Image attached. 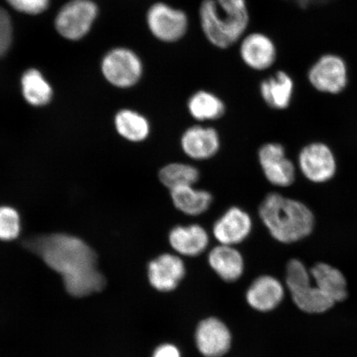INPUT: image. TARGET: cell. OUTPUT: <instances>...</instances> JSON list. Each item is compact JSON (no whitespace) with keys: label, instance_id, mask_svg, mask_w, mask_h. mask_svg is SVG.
I'll return each instance as SVG.
<instances>
[{"label":"cell","instance_id":"1","mask_svg":"<svg viewBox=\"0 0 357 357\" xmlns=\"http://www.w3.org/2000/svg\"><path fill=\"white\" fill-rule=\"evenodd\" d=\"M24 245L61 275L70 296H87L105 287L106 281L97 269L96 252L77 236L65 234L38 236L26 240Z\"/></svg>","mask_w":357,"mask_h":357},{"label":"cell","instance_id":"2","mask_svg":"<svg viewBox=\"0 0 357 357\" xmlns=\"http://www.w3.org/2000/svg\"><path fill=\"white\" fill-rule=\"evenodd\" d=\"M201 33L220 51L238 46L251 24L248 0H202L198 8Z\"/></svg>","mask_w":357,"mask_h":357},{"label":"cell","instance_id":"3","mask_svg":"<svg viewBox=\"0 0 357 357\" xmlns=\"http://www.w3.org/2000/svg\"><path fill=\"white\" fill-rule=\"evenodd\" d=\"M258 214L272 238L280 243H297L307 238L315 225L314 213L306 204L275 192L265 196Z\"/></svg>","mask_w":357,"mask_h":357},{"label":"cell","instance_id":"4","mask_svg":"<svg viewBox=\"0 0 357 357\" xmlns=\"http://www.w3.org/2000/svg\"><path fill=\"white\" fill-rule=\"evenodd\" d=\"M146 22L153 37L166 45L181 43L190 32L188 13L166 1L151 4L146 12Z\"/></svg>","mask_w":357,"mask_h":357},{"label":"cell","instance_id":"5","mask_svg":"<svg viewBox=\"0 0 357 357\" xmlns=\"http://www.w3.org/2000/svg\"><path fill=\"white\" fill-rule=\"evenodd\" d=\"M238 52L242 63L254 73H266L273 68L280 56L275 39L261 31L245 33L238 44Z\"/></svg>","mask_w":357,"mask_h":357},{"label":"cell","instance_id":"6","mask_svg":"<svg viewBox=\"0 0 357 357\" xmlns=\"http://www.w3.org/2000/svg\"><path fill=\"white\" fill-rule=\"evenodd\" d=\"M306 77L310 86L317 92L337 96L347 86L348 68L342 57L328 53L310 66Z\"/></svg>","mask_w":357,"mask_h":357},{"label":"cell","instance_id":"7","mask_svg":"<svg viewBox=\"0 0 357 357\" xmlns=\"http://www.w3.org/2000/svg\"><path fill=\"white\" fill-rule=\"evenodd\" d=\"M105 77L113 86L128 89L135 86L144 75V63L131 49L120 47L108 53L102 62Z\"/></svg>","mask_w":357,"mask_h":357},{"label":"cell","instance_id":"8","mask_svg":"<svg viewBox=\"0 0 357 357\" xmlns=\"http://www.w3.org/2000/svg\"><path fill=\"white\" fill-rule=\"evenodd\" d=\"M258 162L271 185L285 188L293 185L296 168L288 158L284 147L278 142H267L258 150Z\"/></svg>","mask_w":357,"mask_h":357},{"label":"cell","instance_id":"9","mask_svg":"<svg viewBox=\"0 0 357 357\" xmlns=\"http://www.w3.org/2000/svg\"><path fill=\"white\" fill-rule=\"evenodd\" d=\"M97 13V6L89 0H73L56 16L57 32L66 39H80L91 29Z\"/></svg>","mask_w":357,"mask_h":357},{"label":"cell","instance_id":"10","mask_svg":"<svg viewBox=\"0 0 357 357\" xmlns=\"http://www.w3.org/2000/svg\"><path fill=\"white\" fill-rule=\"evenodd\" d=\"M298 164L303 176L318 184L331 180L337 171L332 150L322 142H314L303 147L298 154Z\"/></svg>","mask_w":357,"mask_h":357},{"label":"cell","instance_id":"11","mask_svg":"<svg viewBox=\"0 0 357 357\" xmlns=\"http://www.w3.org/2000/svg\"><path fill=\"white\" fill-rule=\"evenodd\" d=\"M253 230V220L248 211L231 206L214 222L213 238L222 245H234L244 242Z\"/></svg>","mask_w":357,"mask_h":357},{"label":"cell","instance_id":"12","mask_svg":"<svg viewBox=\"0 0 357 357\" xmlns=\"http://www.w3.org/2000/svg\"><path fill=\"white\" fill-rule=\"evenodd\" d=\"M296 80L287 69L279 68L262 79L259 84V93L263 102L274 110L289 108L296 95Z\"/></svg>","mask_w":357,"mask_h":357},{"label":"cell","instance_id":"13","mask_svg":"<svg viewBox=\"0 0 357 357\" xmlns=\"http://www.w3.org/2000/svg\"><path fill=\"white\" fill-rule=\"evenodd\" d=\"M310 273H298L287 280L293 301L301 310L309 314H322L335 305V302L318 287L310 283Z\"/></svg>","mask_w":357,"mask_h":357},{"label":"cell","instance_id":"14","mask_svg":"<svg viewBox=\"0 0 357 357\" xmlns=\"http://www.w3.org/2000/svg\"><path fill=\"white\" fill-rule=\"evenodd\" d=\"M180 144L183 153L189 158L206 160L220 151L221 138L215 128L197 124L183 132Z\"/></svg>","mask_w":357,"mask_h":357},{"label":"cell","instance_id":"15","mask_svg":"<svg viewBox=\"0 0 357 357\" xmlns=\"http://www.w3.org/2000/svg\"><path fill=\"white\" fill-rule=\"evenodd\" d=\"M147 274L150 283L159 291L175 289L185 275L184 261L178 255L164 253L149 263Z\"/></svg>","mask_w":357,"mask_h":357},{"label":"cell","instance_id":"16","mask_svg":"<svg viewBox=\"0 0 357 357\" xmlns=\"http://www.w3.org/2000/svg\"><path fill=\"white\" fill-rule=\"evenodd\" d=\"M195 340L204 356L220 357L230 349L231 336L225 324L216 318H209L199 324Z\"/></svg>","mask_w":357,"mask_h":357},{"label":"cell","instance_id":"17","mask_svg":"<svg viewBox=\"0 0 357 357\" xmlns=\"http://www.w3.org/2000/svg\"><path fill=\"white\" fill-rule=\"evenodd\" d=\"M209 234L198 223L177 225L169 231L168 242L178 255L194 257L200 255L208 247Z\"/></svg>","mask_w":357,"mask_h":357},{"label":"cell","instance_id":"18","mask_svg":"<svg viewBox=\"0 0 357 357\" xmlns=\"http://www.w3.org/2000/svg\"><path fill=\"white\" fill-rule=\"evenodd\" d=\"M247 301L254 310L268 312L275 309L284 298L282 284L270 275L258 278L247 292Z\"/></svg>","mask_w":357,"mask_h":357},{"label":"cell","instance_id":"19","mask_svg":"<svg viewBox=\"0 0 357 357\" xmlns=\"http://www.w3.org/2000/svg\"><path fill=\"white\" fill-rule=\"evenodd\" d=\"M208 261L214 272L227 282L238 280L244 271L243 257L234 245L214 247L208 253Z\"/></svg>","mask_w":357,"mask_h":357},{"label":"cell","instance_id":"20","mask_svg":"<svg viewBox=\"0 0 357 357\" xmlns=\"http://www.w3.org/2000/svg\"><path fill=\"white\" fill-rule=\"evenodd\" d=\"M187 110L195 121L213 122L226 114V104L222 98L208 89H198L187 100Z\"/></svg>","mask_w":357,"mask_h":357},{"label":"cell","instance_id":"21","mask_svg":"<svg viewBox=\"0 0 357 357\" xmlns=\"http://www.w3.org/2000/svg\"><path fill=\"white\" fill-rule=\"evenodd\" d=\"M174 206L187 216H199L211 208L213 197L211 192L195 188V185L181 187L169 191Z\"/></svg>","mask_w":357,"mask_h":357},{"label":"cell","instance_id":"22","mask_svg":"<svg viewBox=\"0 0 357 357\" xmlns=\"http://www.w3.org/2000/svg\"><path fill=\"white\" fill-rule=\"evenodd\" d=\"M316 287L336 302L344 301L347 296V281L342 272L326 263H318L310 271Z\"/></svg>","mask_w":357,"mask_h":357},{"label":"cell","instance_id":"23","mask_svg":"<svg viewBox=\"0 0 357 357\" xmlns=\"http://www.w3.org/2000/svg\"><path fill=\"white\" fill-rule=\"evenodd\" d=\"M114 125L120 136L135 144L146 141L151 134L149 120L135 110L125 109L118 112Z\"/></svg>","mask_w":357,"mask_h":357},{"label":"cell","instance_id":"24","mask_svg":"<svg viewBox=\"0 0 357 357\" xmlns=\"http://www.w3.org/2000/svg\"><path fill=\"white\" fill-rule=\"evenodd\" d=\"M159 181L169 191L197 184L200 178L198 168L184 162H172L160 168Z\"/></svg>","mask_w":357,"mask_h":357},{"label":"cell","instance_id":"25","mask_svg":"<svg viewBox=\"0 0 357 357\" xmlns=\"http://www.w3.org/2000/svg\"><path fill=\"white\" fill-rule=\"evenodd\" d=\"M22 92L24 99L33 106H44L52 100L53 91L41 73L35 69L26 70L22 77Z\"/></svg>","mask_w":357,"mask_h":357},{"label":"cell","instance_id":"26","mask_svg":"<svg viewBox=\"0 0 357 357\" xmlns=\"http://www.w3.org/2000/svg\"><path fill=\"white\" fill-rule=\"evenodd\" d=\"M22 223L20 214L8 205L0 206V240L10 242L19 238Z\"/></svg>","mask_w":357,"mask_h":357},{"label":"cell","instance_id":"27","mask_svg":"<svg viewBox=\"0 0 357 357\" xmlns=\"http://www.w3.org/2000/svg\"><path fill=\"white\" fill-rule=\"evenodd\" d=\"M13 38L11 20L8 13L0 7V56L10 47Z\"/></svg>","mask_w":357,"mask_h":357},{"label":"cell","instance_id":"28","mask_svg":"<svg viewBox=\"0 0 357 357\" xmlns=\"http://www.w3.org/2000/svg\"><path fill=\"white\" fill-rule=\"evenodd\" d=\"M10 6L16 10L28 13V15H38L47 10L49 0H7Z\"/></svg>","mask_w":357,"mask_h":357},{"label":"cell","instance_id":"29","mask_svg":"<svg viewBox=\"0 0 357 357\" xmlns=\"http://www.w3.org/2000/svg\"><path fill=\"white\" fill-rule=\"evenodd\" d=\"M153 357H181V354L176 346L163 344L156 348Z\"/></svg>","mask_w":357,"mask_h":357},{"label":"cell","instance_id":"30","mask_svg":"<svg viewBox=\"0 0 357 357\" xmlns=\"http://www.w3.org/2000/svg\"><path fill=\"white\" fill-rule=\"evenodd\" d=\"M284 1H287V0H284Z\"/></svg>","mask_w":357,"mask_h":357}]
</instances>
